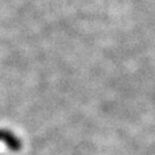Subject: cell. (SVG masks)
Instances as JSON below:
<instances>
[{
	"mask_svg": "<svg viewBox=\"0 0 155 155\" xmlns=\"http://www.w3.org/2000/svg\"><path fill=\"white\" fill-rule=\"evenodd\" d=\"M0 140L4 141L6 146L13 152H17L22 148L21 140L8 130H0Z\"/></svg>",
	"mask_w": 155,
	"mask_h": 155,
	"instance_id": "1",
	"label": "cell"
}]
</instances>
